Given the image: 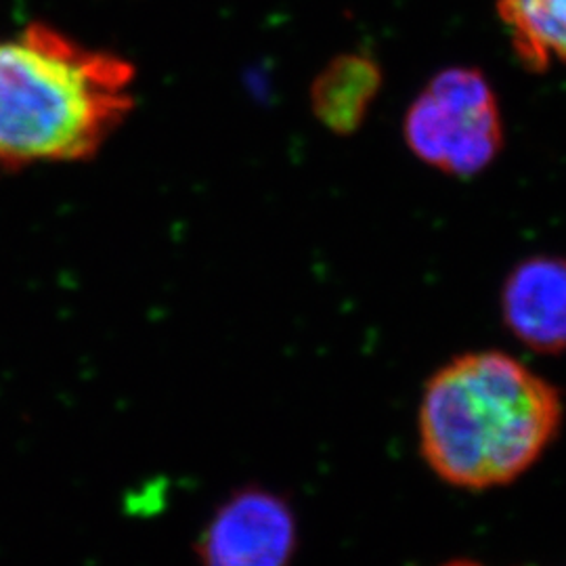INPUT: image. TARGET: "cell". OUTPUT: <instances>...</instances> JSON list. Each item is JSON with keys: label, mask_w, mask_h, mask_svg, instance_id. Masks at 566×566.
Masks as SVG:
<instances>
[{"label": "cell", "mask_w": 566, "mask_h": 566, "mask_svg": "<svg viewBox=\"0 0 566 566\" xmlns=\"http://www.w3.org/2000/svg\"><path fill=\"white\" fill-rule=\"evenodd\" d=\"M137 70L32 21L0 39V170L93 160L135 112Z\"/></svg>", "instance_id": "obj_1"}, {"label": "cell", "mask_w": 566, "mask_h": 566, "mask_svg": "<svg viewBox=\"0 0 566 566\" xmlns=\"http://www.w3.org/2000/svg\"><path fill=\"white\" fill-rule=\"evenodd\" d=\"M556 388L504 353H472L432 376L420 409L428 464L449 483L502 485L533 464L556 434Z\"/></svg>", "instance_id": "obj_2"}, {"label": "cell", "mask_w": 566, "mask_h": 566, "mask_svg": "<svg viewBox=\"0 0 566 566\" xmlns=\"http://www.w3.org/2000/svg\"><path fill=\"white\" fill-rule=\"evenodd\" d=\"M405 142L422 163L449 177H474L504 147L495 91L476 67H449L409 105Z\"/></svg>", "instance_id": "obj_3"}, {"label": "cell", "mask_w": 566, "mask_h": 566, "mask_svg": "<svg viewBox=\"0 0 566 566\" xmlns=\"http://www.w3.org/2000/svg\"><path fill=\"white\" fill-rule=\"evenodd\" d=\"M294 547L287 502L263 486H242L214 507L193 552L200 566H290Z\"/></svg>", "instance_id": "obj_4"}, {"label": "cell", "mask_w": 566, "mask_h": 566, "mask_svg": "<svg viewBox=\"0 0 566 566\" xmlns=\"http://www.w3.org/2000/svg\"><path fill=\"white\" fill-rule=\"evenodd\" d=\"M510 329L539 350L566 348V259L535 256L518 264L504 285Z\"/></svg>", "instance_id": "obj_5"}, {"label": "cell", "mask_w": 566, "mask_h": 566, "mask_svg": "<svg viewBox=\"0 0 566 566\" xmlns=\"http://www.w3.org/2000/svg\"><path fill=\"white\" fill-rule=\"evenodd\" d=\"M380 86L378 61L364 53H346L329 61L311 84V109L332 133L350 135L364 124Z\"/></svg>", "instance_id": "obj_6"}, {"label": "cell", "mask_w": 566, "mask_h": 566, "mask_svg": "<svg viewBox=\"0 0 566 566\" xmlns=\"http://www.w3.org/2000/svg\"><path fill=\"white\" fill-rule=\"evenodd\" d=\"M497 15L525 70L566 65V0H497Z\"/></svg>", "instance_id": "obj_7"}, {"label": "cell", "mask_w": 566, "mask_h": 566, "mask_svg": "<svg viewBox=\"0 0 566 566\" xmlns=\"http://www.w3.org/2000/svg\"><path fill=\"white\" fill-rule=\"evenodd\" d=\"M447 566H479V565H474V563H451V565H447Z\"/></svg>", "instance_id": "obj_8"}]
</instances>
